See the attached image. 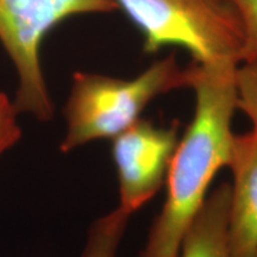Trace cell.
<instances>
[{
    "mask_svg": "<svg viewBox=\"0 0 257 257\" xmlns=\"http://www.w3.org/2000/svg\"><path fill=\"white\" fill-rule=\"evenodd\" d=\"M239 63L193 62L192 120L180 138L166 179L165 204L137 257H179L217 173L227 166L237 110L234 74Z\"/></svg>",
    "mask_w": 257,
    "mask_h": 257,
    "instance_id": "obj_1",
    "label": "cell"
},
{
    "mask_svg": "<svg viewBox=\"0 0 257 257\" xmlns=\"http://www.w3.org/2000/svg\"><path fill=\"white\" fill-rule=\"evenodd\" d=\"M191 64L180 66L174 53L156 61L133 79L76 72L63 107L66 134L61 153L101 140H113L142 119L147 106L157 96L189 88Z\"/></svg>",
    "mask_w": 257,
    "mask_h": 257,
    "instance_id": "obj_2",
    "label": "cell"
},
{
    "mask_svg": "<svg viewBox=\"0 0 257 257\" xmlns=\"http://www.w3.org/2000/svg\"><path fill=\"white\" fill-rule=\"evenodd\" d=\"M143 36V50L184 48L200 64L242 62L243 34L231 0H115Z\"/></svg>",
    "mask_w": 257,
    "mask_h": 257,
    "instance_id": "obj_3",
    "label": "cell"
},
{
    "mask_svg": "<svg viewBox=\"0 0 257 257\" xmlns=\"http://www.w3.org/2000/svg\"><path fill=\"white\" fill-rule=\"evenodd\" d=\"M115 0H0V43L18 78L14 104L21 113L49 121L55 105L42 68V44L48 34L70 17L111 14Z\"/></svg>",
    "mask_w": 257,
    "mask_h": 257,
    "instance_id": "obj_4",
    "label": "cell"
},
{
    "mask_svg": "<svg viewBox=\"0 0 257 257\" xmlns=\"http://www.w3.org/2000/svg\"><path fill=\"white\" fill-rule=\"evenodd\" d=\"M180 138L178 121L159 125L140 119L111 140L119 207L130 216L152 200L166 184Z\"/></svg>",
    "mask_w": 257,
    "mask_h": 257,
    "instance_id": "obj_5",
    "label": "cell"
},
{
    "mask_svg": "<svg viewBox=\"0 0 257 257\" xmlns=\"http://www.w3.org/2000/svg\"><path fill=\"white\" fill-rule=\"evenodd\" d=\"M230 184L227 237L231 257L257 253V133L233 135L227 166Z\"/></svg>",
    "mask_w": 257,
    "mask_h": 257,
    "instance_id": "obj_6",
    "label": "cell"
},
{
    "mask_svg": "<svg viewBox=\"0 0 257 257\" xmlns=\"http://www.w3.org/2000/svg\"><path fill=\"white\" fill-rule=\"evenodd\" d=\"M229 200V182L208 193L182 242L179 257H231L227 237Z\"/></svg>",
    "mask_w": 257,
    "mask_h": 257,
    "instance_id": "obj_7",
    "label": "cell"
},
{
    "mask_svg": "<svg viewBox=\"0 0 257 257\" xmlns=\"http://www.w3.org/2000/svg\"><path fill=\"white\" fill-rule=\"evenodd\" d=\"M130 214L118 206L93 221L80 257H117Z\"/></svg>",
    "mask_w": 257,
    "mask_h": 257,
    "instance_id": "obj_8",
    "label": "cell"
},
{
    "mask_svg": "<svg viewBox=\"0 0 257 257\" xmlns=\"http://www.w3.org/2000/svg\"><path fill=\"white\" fill-rule=\"evenodd\" d=\"M237 93V108L242 110L257 133V57L243 61L234 74Z\"/></svg>",
    "mask_w": 257,
    "mask_h": 257,
    "instance_id": "obj_9",
    "label": "cell"
},
{
    "mask_svg": "<svg viewBox=\"0 0 257 257\" xmlns=\"http://www.w3.org/2000/svg\"><path fill=\"white\" fill-rule=\"evenodd\" d=\"M243 34L242 62L257 57V0H231Z\"/></svg>",
    "mask_w": 257,
    "mask_h": 257,
    "instance_id": "obj_10",
    "label": "cell"
},
{
    "mask_svg": "<svg viewBox=\"0 0 257 257\" xmlns=\"http://www.w3.org/2000/svg\"><path fill=\"white\" fill-rule=\"evenodd\" d=\"M18 115L14 100L0 91V156L15 147L23 136Z\"/></svg>",
    "mask_w": 257,
    "mask_h": 257,
    "instance_id": "obj_11",
    "label": "cell"
},
{
    "mask_svg": "<svg viewBox=\"0 0 257 257\" xmlns=\"http://www.w3.org/2000/svg\"><path fill=\"white\" fill-rule=\"evenodd\" d=\"M255 257H257V253H256V256H255Z\"/></svg>",
    "mask_w": 257,
    "mask_h": 257,
    "instance_id": "obj_12",
    "label": "cell"
}]
</instances>
